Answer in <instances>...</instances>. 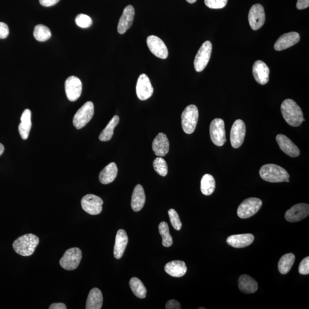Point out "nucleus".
Segmentation results:
<instances>
[{"instance_id": "obj_1", "label": "nucleus", "mask_w": 309, "mask_h": 309, "mask_svg": "<svg viewBox=\"0 0 309 309\" xmlns=\"http://www.w3.org/2000/svg\"><path fill=\"white\" fill-rule=\"evenodd\" d=\"M281 110L284 119L291 126H300L305 121L300 107L293 100H285L282 103Z\"/></svg>"}, {"instance_id": "obj_2", "label": "nucleus", "mask_w": 309, "mask_h": 309, "mask_svg": "<svg viewBox=\"0 0 309 309\" xmlns=\"http://www.w3.org/2000/svg\"><path fill=\"white\" fill-rule=\"evenodd\" d=\"M260 175L262 179L268 182H289V174L284 168L277 164H265L261 168Z\"/></svg>"}, {"instance_id": "obj_3", "label": "nucleus", "mask_w": 309, "mask_h": 309, "mask_svg": "<svg viewBox=\"0 0 309 309\" xmlns=\"http://www.w3.org/2000/svg\"><path fill=\"white\" fill-rule=\"evenodd\" d=\"M39 238L33 234H27L19 237L13 243V249L23 257L31 256L39 243Z\"/></svg>"}, {"instance_id": "obj_4", "label": "nucleus", "mask_w": 309, "mask_h": 309, "mask_svg": "<svg viewBox=\"0 0 309 309\" xmlns=\"http://www.w3.org/2000/svg\"><path fill=\"white\" fill-rule=\"evenodd\" d=\"M182 126L184 132L191 134L196 130L199 111L196 106L191 105L187 106L182 114Z\"/></svg>"}, {"instance_id": "obj_5", "label": "nucleus", "mask_w": 309, "mask_h": 309, "mask_svg": "<svg viewBox=\"0 0 309 309\" xmlns=\"http://www.w3.org/2000/svg\"><path fill=\"white\" fill-rule=\"evenodd\" d=\"M263 206V201L259 198H250L245 199L238 208V217L242 219H247L256 214Z\"/></svg>"}, {"instance_id": "obj_6", "label": "nucleus", "mask_w": 309, "mask_h": 309, "mask_svg": "<svg viewBox=\"0 0 309 309\" xmlns=\"http://www.w3.org/2000/svg\"><path fill=\"white\" fill-rule=\"evenodd\" d=\"M82 259V252L77 247L67 250L60 261V265L66 270H75Z\"/></svg>"}, {"instance_id": "obj_7", "label": "nucleus", "mask_w": 309, "mask_h": 309, "mask_svg": "<svg viewBox=\"0 0 309 309\" xmlns=\"http://www.w3.org/2000/svg\"><path fill=\"white\" fill-rule=\"evenodd\" d=\"M94 115V105L92 102H87L77 110L73 119V126L77 130L82 129L92 119Z\"/></svg>"}, {"instance_id": "obj_8", "label": "nucleus", "mask_w": 309, "mask_h": 309, "mask_svg": "<svg viewBox=\"0 0 309 309\" xmlns=\"http://www.w3.org/2000/svg\"><path fill=\"white\" fill-rule=\"evenodd\" d=\"M212 44L210 41L205 42L200 46L194 60V68L196 71H203L210 61L212 52Z\"/></svg>"}, {"instance_id": "obj_9", "label": "nucleus", "mask_w": 309, "mask_h": 309, "mask_svg": "<svg viewBox=\"0 0 309 309\" xmlns=\"http://www.w3.org/2000/svg\"><path fill=\"white\" fill-rule=\"evenodd\" d=\"M210 134L211 140L217 146H223L226 142V132L224 120L221 119H215L210 126Z\"/></svg>"}, {"instance_id": "obj_10", "label": "nucleus", "mask_w": 309, "mask_h": 309, "mask_svg": "<svg viewBox=\"0 0 309 309\" xmlns=\"http://www.w3.org/2000/svg\"><path fill=\"white\" fill-rule=\"evenodd\" d=\"M81 204L84 211L90 215L96 216L102 213L103 201L95 195H86L82 198Z\"/></svg>"}, {"instance_id": "obj_11", "label": "nucleus", "mask_w": 309, "mask_h": 309, "mask_svg": "<svg viewBox=\"0 0 309 309\" xmlns=\"http://www.w3.org/2000/svg\"><path fill=\"white\" fill-rule=\"evenodd\" d=\"M246 135V125L243 120L238 119L232 126L230 132V142L232 147L238 149L243 144Z\"/></svg>"}, {"instance_id": "obj_12", "label": "nucleus", "mask_w": 309, "mask_h": 309, "mask_svg": "<svg viewBox=\"0 0 309 309\" xmlns=\"http://www.w3.org/2000/svg\"><path fill=\"white\" fill-rule=\"evenodd\" d=\"M65 89L67 98L71 102H75L81 96L82 83L78 77L71 76L66 80Z\"/></svg>"}, {"instance_id": "obj_13", "label": "nucleus", "mask_w": 309, "mask_h": 309, "mask_svg": "<svg viewBox=\"0 0 309 309\" xmlns=\"http://www.w3.org/2000/svg\"><path fill=\"white\" fill-rule=\"evenodd\" d=\"M147 46L153 54L162 59H166L169 56V50L165 44L158 37L152 35L147 39Z\"/></svg>"}, {"instance_id": "obj_14", "label": "nucleus", "mask_w": 309, "mask_h": 309, "mask_svg": "<svg viewBox=\"0 0 309 309\" xmlns=\"http://www.w3.org/2000/svg\"><path fill=\"white\" fill-rule=\"evenodd\" d=\"M248 22L250 27L254 31H257L264 25L265 13L263 5L257 4L252 6L248 13Z\"/></svg>"}, {"instance_id": "obj_15", "label": "nucleus", "mask_w": 309, "mask_h": 309, "mask_svg": "<svg viewBox=\"0 0 309 309\" xmlns=\"http://www.w3.org/2000/svg\"><path fill=\"white\" fill-rule=\"evenodd\" d=\"M136 91L137 97L141 100H146L152 96L154 88L149 77L146 74H142L137 80Z\"/></svg>"}, {"instance_id": "obj_16", "label": "nucleus", "mask_w": 309, "mask_h": 309, "mask_svg": "<svg viewBox=\"0 0 309 309\" xmlns=\"http://www.w3.org/2000/svg\"><path fill=\"white\" fill-rule=\"evenodd\" d=\"M309 206L306 203H299L291 207L285 215V219L289 222L294 223L301 221L308 217Z\"/></svg>"}, {"instance_id": "obj_17", "label": "nucleus", "mask_w": 309, "mask_h": 309, "mask_svg": "<svg viewBox=\"0 0 309 309\" xmlns=\"http://www.w3.org/2000/svg\"><path fill=\"white\" fill-rule=\"evenodd\" d=\"M135 17V9L132 5H128L124 8L123 14L119 20L117 32L121 35L125 33L132 26Z\"/></svg>"}, {"instance_id": "obj_18", "label": "nucleus", "mask_w": 309, "mask_h": 309, "mask_svg": "<svg viewBox=\"0 0 309 309\" xmlns=\"http://www.w3.org/2000/svg\"><path fill=\"white\" fill-rule=\"evenodd\" d=\"M300 40V36L297 32H291L282 35L274 44V49L277 51L286 49L296 44Z\"/></svg>"}, {"instance_id": "obj_19", "label": "nucleus", "mask_w": 309, "mask_h": 309, "mask_svg": "<svg viewBox=\"0 0 309 309\" xmlns=\"http://www.w3.org/2000/svg\"><path fill=\"white\" fill-rule=\"evenodd\" d=\"M276 140L281 150L287 155L292 157H295L300 155V150L287 136L279 134L276 136Z\"/></svg>"}, {"instance_id": "obj_20", "label": "nucleus", "mask_w": 309, "mask_h": 309, "mask_svg": "<svg viewBox=\"0 0 309 309\" xmlns=\"http://www.w3.org/2000/svg\"><path fill=\"white\" fill-rule=\"evenodd\" d=\"M253 73L256 82L261 85H265L269 80L270 69L261 60L255 62L253 67Z\"/></svg>"}, {"instance_id": "obj_21", "label": "nucleus", "mask_w": 309, "mask_h": 309, "mask_svg": "<svg viewBox=\"0 0 309 309\" xmlns=\"http://www.w3.org/2000/svg\"><path fill=\"white\" fill-rule=\"evenodd\" d=\"M170 143L166 134L160 132L154 139L153 150L156 155L159 157L166 156L169 153Z\"/></svg>"}, {"instance_id": "obj_22", "label": "nucleus", "mask_w": 309, "mask_h": 309, "mask_svg": "<svg viewBox=\"0 0 309 309\" xmlns=\"http://www.w3.org/2000/svg\"><path fill=\"white\" fill-rule=\"evenodd\" d=\"M254 241L251 234L233 235L227 238V243L234 248H244L250 246Z\"/></svg>"}, {"instance_id": "obj_23", "label": "nucleus", "mask_w": 309, "mask_h": 309, "mask_svg": "<svg viewBox=\"0 0 309 309\" xmlns=\"http://www.w3.org/2000/svg\"><path fill=\"white\" fill-rule=\"evenodd\" d=\"M129 243V238L125 230L120 229L117 232L115 246H114V257L117 260L123 257L127 245Z\"/></svg>"}, {"instance_id": "obj_24", "label": "nucleus", "mask_w": 309, "mask_h": 309, "mask_svg": "<svg viewBox=\"0 0 309 309\" xmlns=\"http://www.w3.org/2000/svg\"><path fill=\"white\" fill-rule=\"evenodd\" d=\"M164 270L171 276L179 278L185 275L187 267L183 261H173L166 265Z\"/></svg>"}, {"instance_id": "obj_25", "label": "nucleus", "mask_w": 309, "mask_h": 309, "mask_svg": "<svg viewBox=\"0 0 309 309\" xmlns=\"http://www.w3.org/2000/svg\"><path fill=\"white\" fill-rule=\"evenodd\" d=\"M146 195L143 187L137 184L134 189L132 198V207L135 212L142 210L146 202Z\"/></svg>"}, {"instance_id": "obj_26", "label": "nucleus", "mask_w": 309, "mask_h": 309, "mask_svg": "<svg viewBox=\"0 0 309 309\" xmlns=\"http://www.w3.org/2000/svg\"><path fill=\"white\" fill-rule=\"evenodd\" d=\"M240 290L245 294L254 293L258 290V284L254 278L246 274L240 276L238 280Z\"/></svg>"}, {"instance_id": "obj_27", "label": "nucleus", "mask_w": 309, "mask_h": 309, "mask_svg": "<svg viewBox=\"0 0 309 309\" xmlns=\"http://www.w3.org/2000/svg\"><path fill=\"white\" fill-rule=\"evenodd\" d=\"M118 169L115 163H110L104 168L99 174V180L101 183L108 184L113 182L117 177Z\"/></svg>"}, {"instance_id": "obj_28", "label": "nucleus", "mask_w": 309, "mask_h": 309, "mask_svg": "<svg viewBox=\"0 0 309 309\" xmlns=\"http://www.w3.org/2000/svg\"><path fill=\"white\" fill-rule=\"evenodd\" d=\"M31 127V110L26 109L22 114L21 123L19 126L20 135L23 140H26L28 138Z\"/></svg>"}, {"instance_id": "obj_29", "label": "nucleus", "mask_w": 309, "mask_h": 309, "mask_svg": "<svg viewBox=\"0 0 309 309\" xmlns=\"http://www.w3.org/2000/svg\"><path fill=\"white\" fill-rule=\"evenodd\" d=\"M103 297L99 288H93L89 291L86 304V309H100L102 307Z\"/></svg>"}, {"instance_id": "obj_30", "label": "nucleus", "mask_w": 309, "mask_h": 309, "mask_svg": "<svg viewBox=\"0 0 309 309\" xmlns=\"http://www.w3.org/2000/svg\"><path fill=\"white\" fill-rule=\"evenodd\" d=\"M216 180L210 174H205L201 178L200 189L204 196H209L212 194L216 189Z\"/></svg>"}, {"instance_id": "obj_31", "label": "nucleus", "mask_w": 309, "mask_h": 309, "mask_svg": "<svg viewBox=\"0 0 309 309\" xmlns=\"http://www.w3.org/2000/svg\"><path fill=\"white\" fill-rule=\"evenodd\" d=\"M295 260L293 253H288L283 255L279 261L278 270L282 274H287L293 267Z\"/></svg>"}, {"instance_id": "obj_32", "label": "nucleus", "mask_w": 309, "mask_h": 309, "mask_svg": "<svg viewBox=\"0 0 309 309\" xmlns=\"http://www.w3.org/2000/svg\"><path fill=\"white\" fill-rule=\"evenodd\" d=\"M119 116L115 115L109 123L108 125L103 130L99 135V139L102 142H107L112 139L113 135L114 129L119 123Z\"/></svg>"}, {"instance_id": "obj_33", "label": "nucleus", "mask_w": 309, "mask_h": 309, "mask_svg": "<svg viewBox=\"0 0 309 309\" xmlns=\"http://www.w3.org/2000/svg\"><path fill=\"white\" fill-rule=\"evenodd\" d=\"M131 289L137 298L143 299L146 298L147 289L143 282L139 278L133 277L130 281Z\"/></svg>"}, {"instance_id": "obj_34", "label": "nucleus", "mask_w": 309, "mask_h": 309, "mask_svg": "<svg viewBox=\"0 0 309 309\" xmlns=\"http://www.w3.org/2000/svg\"><path fill=\"white\" fill-rule=\"evenodd\" d=\"M34 38L40 42H46L51 37V32L47 26L39 24L35 26L33 32Z\"/></svg>"}, {"instance_id": "obj_35", "label": "nucleus", "mask_w": 309, "mask_h": 309, "mask_svg": "<svg viewBox=\"0 0 309 309\" xmlns=\"http://www.w3.org/2000/svg\"><path fill=\"white\" fill-rule=\"evenodd\" d=\"M159 231L162 237L163 246L166 247H170L173 243V240L170 234L169 225L165 221H162L159 224Z\"/></svg>"}, {"instance_id": "obj_36", "label": "nucleus", "mask_w": 309, "mask_h": 309, "mask_svg": "<svg viewBox=\"0 0 309 309\" xmlns=\"http://www.w3.org/2000/svg\"><path fill=\"white\" fill-rule=\"evenodd\" d=\"M153 166L154 171L162 177H166L168 174V166L166 160L158 157L154 160Z\"/></svg>"}, {"instance_id": "obj_37", "label": "nucleus", "mask_w": 309, "mask_h": 309, "mask_svg": "<svg viewBox=\"0 0 309 309\" xmlns=\"http://www.w3.org/2000/svg\"><path fill=\"white\" fill-rule=\"evenodd\" d=\"M75 22L77 26L82 28H88L92 24V20L88 15L80 14L77 15Z\"/></svg>"}, {"instance_id": "obj_38", "label": "nucleus", "mask_w": 309, "mask_h": 309, "mask_svg": "<svg viewBox=\"0 0 309 309\" xmlns=\"http://www.w3.org/2000/svg\"><path fill=\"white\" fill-rule=\"evenodd\" d=\"M168 214L170 217L171 224L175 229L180 230L182 226V223L181 222L179 215L174 209H170L168 211Z\"/></svg>"}, {"instance_id": "obj_39", "label": "nucleus", "mask_w": 309, "mask_h": 309, "mask_svg": "<svg viewBox=\"0 0 309 309\" xmlns=\"http://www.w3.org/2000/svg\"><path fill=\"white\" fill-rule=\"evenodd\" d=\"M228 0H204L205 4L211 9L223 8L227 5Z\"/></svg>"}, {"instance_id": "obj_40", "label": "nucleus", "mask_w": 309, "mask_h": 309, "mask_svg": "<svg viewBox=\"0 0 309 309\" xmlns=\"http://www.w3.org/2000/svg\"><path fill=\"white\" fill-rule=\"evenodd\" d=\"M299 273L302 275H308L309 274V257L304 258L301 262L299 266Z\"/></svg>"}, {"instance_id": "obj_41", "label": "nucleus", "mask_w": 309, "mask_h": 309, "mask_svg": "<svg viewBox=\"0 0 309 309\" xmlns=\"http://www.w3.org/2000/svg\"><path fill=\"white\" fill-rule=\"evenodd\" d=\"M9 33L8 26L4 22H0V39H4L7 38Z\"/></svg>"}, {"instance_id": "obj_42", "label": "nucleus", "mask_w": 309, "mask_h": 309, "mask_svg": "<svg viewBox=\"0 0 309 309\" xmlns=\"http://www.w3.org/2000/svg\"><path fill=\"white\" fill-rule=\"evenodd\" d=\"M167 309H182L179 302L174 300H171L167 302L166 305Z\"/></svg>"}, {"instance_id": "obj_43", "label": "nucleus", "mask_w": 309, "mask_h": 309, "mask_svg": "<svg viewBox=\"0 0 309 309\" xmlns=\"http://www.w3.org/2000/svg\"><path fill=\"white\" fill-rule=\"evenodd\" d=\"M60 0H39L40 4L46 7H49L58 4Z\"/></svg>"}, {"instance_id": "obj_44", "label": "nucleus", "mask_w": 309, "mask_h": 309, "mask_svg": "<svg viewBox=\"0 0 309 309\" xmlns=\"http://www.w3.org/2000/svg\"><path fill=\"white\" fill-rule=\"evenodd\" d=\"M309 0H298L297 3V8L302 10L309 7Z\"/></svg>"}, {"instance_id": "obj_45", "label": "nucleus", "mask_w": 309, "mask_h": 309, "mask_svg": "<svg viewBox=\"0 0 309 309\" xmlns=\"http://www.w3.org/2000/svg\"><path fill=\"white\" fill-rule=\"evenodd\" d=\"M49 309H66V306L63 303H54L50 306Z\"/></svg>"}, {"instance_id": "obj_46", "label": "nucleus", "mask_w": 309, "mask_h": 309, "mask_svg": "<svg viewBox=\"0 0 309 309\" xmlns=\"http://www.w3.org/2000/svg\"><path fill=\"white\" fill-rule=\"evenodd\" d=\"M4 147L2 145L1 143H0V156L4 153Z\"/></svg>"}, {"instance_id": "obj_47", "label": "nucleus", "mask_w": 309, "mask_h": 309, "mask_svg": "<svg viewBox=\"0 0 309 309\" xmlns=\"http://www.w3.org/2000/svg\"><path fill=\"white\" fill-rule=\"evenodd\" d=\"M187 2L190 3V4H194L197 0H186Z\"/></svg>"}]
</instances>
